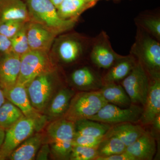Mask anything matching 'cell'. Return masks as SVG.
I'll return each mask as SVG.
<instances>
[{"label": "cell", "instance_id": "obj_20", "mask_svg": "<svg viewBox=\"0 0 160 160\" xmlns=\"http://www.w3.org/2000/svg\"><path fill=\"white\" fill-rule=\"evenodd\" d=\"M44 134L36 132L26 139L12 152L9 158L11 160H33L40 147L44 142Z\"/></svg>", "mask_w": 160, "mask_h": 160}, {"label": "cell", "instance_id": "obj_37", "mask_svg": "<svg viewBox=\"0 0 160 160\" xmlns=\"http://www.w3.org/2000/svg\"><path fill=\"white\" fill-rule=\"evenodd\" d=\"M5 135H6V130L0 127V149L5 139Z\"/></svg>", "mask_w": 160, "mask_h": 160}, {"label": "cell", "instance_id": "obj_32", "mask_svg": "<svg viewBox=\"0 0 160 160\" xmlns=\"http://www.w3.org/2000/svg\"><path fill=\"white\" fill-rule=\"evenodd\" d=\"M104 137H94L89 136L74 134L72 140V146H80L97 148Z\"/></svg>", "mask_w": 160, "mask_h": 160}, {"label": "cell", "instance_id": "obj_24", "mask_svg": "<svg viewBox=\"0 0 160 160\" xmlns=\"http://www.w3.org/2000/svg\"><path fill=\"white\" fill-rule=\"evenodd\" d=\"M74 92L71 89L64 88L61 89L52 99L48 108V113L52 118L62 117L69 108Z\"/></svg>", "mask_w": 160, "mask_h": 160}, {"label": "cell", "instance_id": "obj_23", "mask_svg": "<svg viewBox=\"0 0 160 160\" xmlns=\"http://www.w3.org/2000/svg\"><path fill=\"white\" fill-rule=\"evenodd\" d=\"M99 90L108 103L125 108L132 105L129 97L121 84L117 83L105 84Z\"/></svg>", "mask_w": 160, "mask_h": 160}, {"label": "cell", "instance_id": "obj_36", "mask_svg": "<svg viewBox=\"0 0 160 160\" xmlns=\"http://www.w3.org/2000/svg\"><path fill=\"white\" fill-rule=\"evenodd\" d=\"M151 124L152 125V128L155 130L159 132L160 130V114L157 116L153 121Z\"/></svg>", "mask_w": 160, "mask_h": 160}, {"label": "cell", "instance_id": "obj_16", "mask_svg": "<svg viewBox=\"0 0 160 160\" xmlns=\"http://www.w3.org/2000/svg\"><path fill=\"white\" fill-rule=\"evenodd\" d=\"M72 84L83 91L99 90L103 86L102 77L90 66L75 69L71 75Z\"/></svg>", "mask_w": 160, "mask_h": 160}, {"label": "cell", "instance_id": "obj_5", "mask_svg": "<svg viewBox=\"0 0 160 160\" xmlns=\"http://www.w3.org/2000/svg\"><path fill=\"white\" fill-rule=\"evenodd\" d=\"M55 66L47 52L30 50L21 56L20 71L17 84L27 87L38 77L51 74Z\"/></svg>", "mask_w": 160, "mask_h": 160}, {"label": "cell", "instance_id": "obj_25", "mask_svg": "<svg viewBox=\"0 0 160 160\" xmlns=\"http://www.w3.org/2000/svg\"><path fill=\"white\" fill-rule=\"evenodd\" d=\"M74 123L75 135L98 138L105 136L112 126L109 124L89 119L79 120Z\"/></svg>", "mask_w": 160, "mask_h": 160}, {"label": "cell", "instance_id": "obj_4", "mask_svg": "<svg viewBox=\"0 0 160 160\" xmlns=\"http://www.w3.org/2000/svg\"><path fill=\"white\" fill-rule=\"evenodd\" d=\"M108 103L99 90L82 91L74 94L62 118L75 122L88 119Z\"/></svg>", "mask_w": 160, "mask_h": 160}, {"label": "cell", "instance_id": "obj_9", "mask_svg": "<svg viewBox=\"0 0 160 160\" xmlns=\"http://www.w3.org/2000/svg\"><path fill=\"white\" fill-rule=\"evenodd\" d=\"M143 109L132 104L125 108L108 103L88 119L113 125L120 123H135L139 121Z\"/></svg>", "mask_w": 160, "mask_h": 160}, {"label": "cell", "instance_id": "obj_30", "mask_svg": "<svg viewBox=\"0 0 160 160\" xmlns=\"http://www.w3.org/2000/svg\"><path fill=\"white\" fill-rule=\"evenodd\" d=\"M97 157V148L80 146H73L69 159L94 160Z\"/></svg>", "mask_w": 160, "mask_h": 160}, {"label": "cell", "instance_id": "obj_15", "mask_svg": "<svg viewBox=\"0 0 160 160\" xmlns=\"http://www.w3.org/2000/svg\"><path fill=\"white\" fill-rule=\"evenodd\" d=\"M149 78V92L139 120L143 125H150L160 114V77Z\"/></svg>", "mask_w": 160, "mask_h": 160}, {"label": "cell", "instance_id": "obj_2", "mask_svg": "<svg viewBox=\"0 0 160 160\" xmlns=\"http://www.w3.org/2000/svg\"><path fill=\"white\" fill-rule=\"evenodd\" d=\"M137 27L135 41L130 49V54L142 65L149 77H160V42Z\"/></svg>", "mask_w": 160, "mask_h": 160}, {"label": "cell", "instance_id": "obj_18", "mask_svg": "<svg viewBox=\"0 0 160 160\" xmlns=\"http://www.w3.org/2000/svg\"><path fill=\"white\" fill-rule=\"evenodd\" d=\"M137 63L136 59L130 53L123 56L102 77L103 85L122 81L130 73Z\"/></svg>", "mask_w": 160, "mask_h": 160}, {"label": "cell", "instance_id": "obj_27", "mask_svg": "<svg viewBox=\"0 0 160 160\" xmlns=\"http://www.w3.org/2000/svg\"><path fill=\"white\" fill-rule=\"evenodd\" d=\"M126 145L118 138L106 134L97 148L98 157L119 154L126 151Z\"/></svg>", "mask_w": 160, "mask_h": 160}, {"label": "cell", "instance_id": "obj_29", "mask_svg": "<svg viewBox=\"0 0 160 160\" xmlns=\"http://www.w3.org/2000/svg\"><path fill=\"white\" fill-rule=\"evenodd\" d=\"M26 23L15 35L10 39L12 52L20 57L30 50L26 34Z\"/></svg>", "mask_w": 160, "mask_h": 160}, {"label": "cell", "instance_id": "obj_22", "mask_svg": "<svg viewBox=\"0 0 160 160\" xmlns=\"http://www.w3.org/2000/svg\"><path fill=\"white\" fill-rule=\"evenodd\" d=\"M97 2L96 0H64L58 8V14L64 20L78 18L83 12Z\"/></svg>", "mask_w": 160, "mask_h": 160}, {"label": "cell", "instance_id": "obj_7", "mask_svg": "<svg viewBox=\"0 0 160 160\" xmlns=\"http://www.w3.org/2000/svg\"><path fill=\"white\" fill-rule=\"evenodd\" d=\"M150 78L149 74L137 61L130 73L122 81V86L132 104H141L144 107L149 92Z\"/></svg>", "mask_w": 160, "mask_h": 160}, {"label": "cell", "instance_id": "obj_14", "mask_svg": "<svg viewBox=\"0 0 160 160\" xmlns=\"http://www.w3.org/2000/svg\"><path fill=\"white\" fill-rule=\"evenodd\" d=\"M26 34L30 50L48 52L56 35L37 23H26Z\"/></svg>", "mask_w": 160, "mask_h": 160}, {"label": "cell", "instance_id": "obj_33", "mask_svg": "<svg viewBox=\"0 0 160 160\" xmlns=\"http://www.w3.org/2000/svg\"><path fill=\"white\" fill-rule=\"evenodd\" d=\"M94 160H136L131 154L125 151L119 154L106 157H97Z\"/></svg>", "mask_w": 160, "mask_h": 160}, {"label": "cell", "instance_id": "obj_38", "mask_svg": "<svg viewBox=\"0 0 160 160\" xmlns=\"http://www.w3.org/2000/svg\"><path fill=\"white\" fill-rule=\"evenodd\" d=\"M6 99L2 89L0 86V107L6 102Z\"/></svg>", "mask_w": 160, "mask_h": 160}, {"label": "cell", "instance_id": "obj_13", "mask_svg": "<svg viewBox=\"0 0 160 160\" xmlns=\"http://www.w3.org/2000/svg\"><path fill=\"white\" fill-rule=\"evenodd\" d=\"M21 57L12 52L0 57V86L3 90L11 89L17 83Z\"/></svg>", "mask_w": 160, "mask_h": 160}, {"label": "cell", "instance_id": "obj_34", "mask_svg": "<svg viewBox=\"0 0 160 160\" xmlns=\"http://www.w3.org/2000/svg\"><path fill=\"white\" fill-rule=\"evenodd\" d=\"M11 52H12L10 39L0 33V57Z\"/></svg>", "mask_w": 160, "mask_h": 160}, {"label": "cell", "instance_id": "obj_11", "mask_svg": "<svg viewBox=\"0 0 160 160\" xmlns=\"http://www.w3.org/2000/svg\"><path fill=\"white\" fill-rule=\"evenodd\" d=\"M50 75L44 74L38 77L26 87L31 105L41 112L46 108L52 94L53 85Z\"/></svg>", "mask_w": 160, "mask_h": 160}, {"label": "cell", "instance_id": "obj_35", "mask_svg": "<svg viewBox=\"0 0 160 160\" xmlns=\"http://www.w3.org/2000/svg\"><path fill=\"white\" fill-rule=\"evenodd\" d=\"M41 146L38 152L37 160H46L48 159V156L50 153V147L49 143L43 144Z\"/></svg>", "mask_w": 160, "mask_h": 160}, {"label": "cell", "instance_id": "obj_26", "mask_svg": "<svg viewBox=\"0 0 160 160\" xmlns=\"http://www.w3.org/2000/svg\"><path fill=\"white\" fill-rule=\"evenodd\" d=\"M24 117L18 108L6 100L0 107V127L7 130Z\"/></svg>", "mask_w": 160, "mask_h": 160}, {"label": "cell", "instance_id": "obj_21", "mask_svg": "<svg viewBox=\"0 0 160 160\" xmlns=\"http://www.w3.org/2000/svg\"><path fill=\"white\" fill-rule=\"evenodd\" d=\"M145 131L144 128L140 125L126 122L112 125L106 134L117 137L127 147L134 142Z\"/></svg>", "mask_w": 160, "mask_h": 160}, {"label": "cell", "instance_id": "obj_8", "mask_svg": "<svg viewBox=\"0 0 160 160\" xmlns=\"http://www.w3.org/2000/svg\"><path fill=\"white\" fill-rule=\"evenodd\" d=\"M88 55L94 66L107 70L123 57L112 49L109 36L104 31L92 38Z\"/></svg>", "mask_w": 160, "mask_h": 160}, {"label": "cell", "instance_id": "obj_6", "mask_svg": "<svg viewBox=\"0 0 160 160\" xmlns=\"http://www.w3.org/2000/svg\"><path fill=\"white\" fill-rule=\"evenodd\" d=\"M46 123L24 117L6 130L5 139L0 149V160L9 158L18 146L35 132H39Z\"/></svg>", "mask_w": 160, "mask_h": 160}, {"label": "cell", "instance_id": "obj_1", "mask_svg": "<svg viewBox=\"0 0 160 160\" xmlns=\"http://www.w3.org/2000/svg\"><path fill=\"white\" fill-rule=\"evenodd\" d=\"M29 22L39 24L58 35L72 29L78 18L64 20L58 14L57 9L49 0H26Z\"/></svg>", "mask_w": 160, "mask_h": 160}, {"label": "cell", "instance_id": "obj_39", "mask_svg": "<svg viewBox=\"0 0 160 160\" xmlns=\"http://www.w3.org/2000/svg\"><path fill=\"white\" fill-rule=\"evenodd\" d=\"M49 1L52 3V4L54 5L55 8L57 9L64 0H49Z\"/></svg>", "mask_w": 160, "mask_h": 160}, {"label": "cell", "instance_id": "obj_12", "mask_svg": "<svg viewBox=\"0 0 160 160\" xmlns=\"http://www.w3.org/2000/svg\"><path fill=\"white\" fill-rule=\"evenodd\" d=\"M3 90L6 100L18 108L25 117L42 122H46V117L31 105L26 86L17 84L11 89Z\"/></svg>", "mask_w": 160, "mask_h": 160}, {"label": "cell", "instance_id": "obj_28", "mask_svg": "<svg viewBox=\"0 0 160 160\" xmlns=\"http://www.w3.org/2000/svg\"><path fill=\"white\" fill-rule=\"evenodd\" d=\"M137 26L160 41V18L158 15L143 14L138 16L135 19Z\"/></svg>", "mask_w": 160, "mask_h": 160}, {"label": "cell", "instance_id": "obj_3", "mask_svg": "<svg viewBox=\"0 0 160 160\" xmlns=\"http://www.w3.org/2000/svg\"><path fill=\"white\" fill-rule=\"evenodd\" d=\"M46 134L52 156L58 159H69L75 134L74 122L62 118L54 120L47 126Z\"/></svg>", "mask_w": 160, "mask_h": 160}, {"label": "cell", "instance_id": "obj_17", "mask_svg": "<svg viewBox=\"0 0 160 160\" xmlns=\"http://www.w3.org/2000/svg\"><path fill=\"white\" fill-rule=\"evenodd\" d=\"M136 160H151L156 152L155 139L149 132L146 131L134 142L126 147V151Z\"/></svg>", "mask_w": 160, "mask_h": 160}, {"label": "cell", "instance_id": "obj_10", "mask_svg": "<svg viewBox=\"0 0 160 160\" xmlns=\"http://www.w3.org/2000/svg\"><path fill=\"white\" fill-rule=\"evenodd\" d=\"M92 40V38L77 34L64 36L58 44L59 58L66 64L76 62L86 53L89 54Z\"/></svg>", "mask_w": 160, "mask_h": 160}, {"label": "cell", "instance_id": "obj_31", "mask_svg": "<svg viewBox=\"0 0 160 160\" xmlns=\"http://www.w3.org/2000/svg\"><path fill=\"white\" fill-rule=\"evenodd\" d=\"M26 23L20 20H10L0 23V33L10 39L26 25Z\"/></svg>", "mask_w": 160, "mask_h": 160}, {"label": "cell", "instance_id": "obj_19", "mask_svg": "<svg viewBox=\"0 0 160 160\" xmlns=\"http://www.w3.org/2000/svg\"><path fill=\"white\" fill-rule=\"evenodd\" d=\"M10 20L30 21L27 6L22 0H0V23Z\"/></svg>", "mask_w": 160, "mask_h": 160}]
</instances>
